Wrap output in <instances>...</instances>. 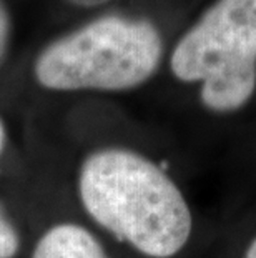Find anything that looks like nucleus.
<instances>
[{
    "mask_svg": "<svg viewBox=\"0 0 256 258\" xmlns=\"http://www.w3.org/2000/svg\"><path fill=\"white\" fill-rule=\"evenodd\" d=\"M4 144H5V130H4V123H2V120H0V155H2Z\"/></svg>",
    "mask_w": 256,
    "mask_h": 258,
    "instance_id": "9",
    "label": "nucleus"
},
{
    "mask_svg": "<svg viewBox=\"0 0 256 258\" xmlns=\"http://www.w3.org/2000/svg\"><path fill=\"white\" fill-rule=\"evenodd\" d=\"M32 258H110L89 230L73 223L50 228L35 245Z\"/></svg>",
    "mask_w": 256,
    "mask_h": 258,
    "instance_id": "4",
    "label": "nucleus"
},
{
    "mask_svg": "<svg viewBox=\"0 0 256 258\" xmlns=\"http://www.w3.org/2000/svg\"><path fill=\"white\" fill-rule=\"evenodd\" d=\"M75 5H80V7H97V5H102V4H107L110 0H68Z\"/></svg>",
    "mask_w": 256,
    "mask_h": 258,
    "instance_id": "8",
    "label": "nucleus"
},
{
    "mask_svg": "<svg viewBox=\"0 0 256 258\" xmlns=\"http://www.w3.org/2000/svg\"><path fill=\"white\" fill-rule=\"evenodd\" d=\"M238 258H256V230L244 240Z\"/></svg>",
    "mask_w": 256,
    "mask_h": 258,
    "instance_id": "7",
    "label": "nucleus"
},
{
    "mask_svg": "<svg viewBox=\"0 0 256 258\" xmlns=\"http://www.w3.org/2000/svg\"><path fill=\"white\" fill-rule=\"evenodd\" d=\"M9 37H10V17L5 5L0 0V60H2L5 50H7Z\"/></svg>",
    "mask_w": 256,
    "mask_h": 258,
    "instance_id": "6",
    "label": "nucleus"
},
{
    "mask_svg": "<svg viewBox=\"0 0 256 258\" xmlns=\"http://www.w3.org/2000/svg\"><path fill=\"white\" fill-rule=\"evenodd\" d=\"M161 58L163 40L151 22L108 15L50 43L35 77L50 90L122 92L148 82Z\"/></svg>",
    "mask_w": 256,
    "mask_h": 258,
    "instance_id": "2",
    "label": "nucleus"
},
{
    "mask_svg": "<svg viewBox=\"0 0 256 258\" xmlns=\"http://www.w3.org/2000/svg\"><path fill=\"white\" fill-rule=\"evenodd\" d=\"M19 250L17 232L0 210V258H12Z\"/></svg>",
    "mask_w": 256,
    "mask_h": 258,
    "instance_id": "5",
    "label": "nucleus"
},
{
    "mask_svg": "<svg viewBox=\"0 0 256 258\" xmlns=\"http://www.w3.org/2000/svg\"><path fill=\"white\" fill-rule=\"evenodd\" d=\"M78 188L87 213L146 258H175L192 240L195 218L183 190L137 150L92 153L81 165Z\"/></svg>",
    "mask_w": 256,
    "mask_h": 258,
    "instance_id": "1",
    "label": "nucleus"
},
{
    "mask_svg": "<svg viewBox=\"0 0 256 258\" xmlns=\"http://www.w3.org/2000/svg\"><path fill=\"white\" fill-rule=\"evenodd\" d=\"M170 69L200 85L208 112H241L256 93V0H216L178 40Z\"/></svg>",
    "mask_w": 256,
    "mask_h": 258,
    "instance_id": "3",
    "label": "nucleus"
}]
</instances>
